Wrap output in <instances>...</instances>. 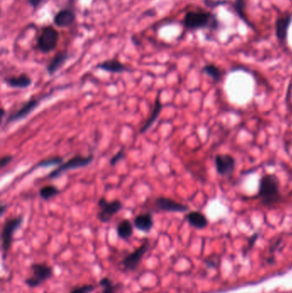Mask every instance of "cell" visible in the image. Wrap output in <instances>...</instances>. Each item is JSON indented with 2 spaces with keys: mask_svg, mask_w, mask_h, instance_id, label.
<instances>
[{
  "mask_svg": "<svg viewBox=\"0 0 292 293\" xmlns=\"http://www.w3.org/2000/svg\"><path fill=\"white\" fill-rule=\"evenodd\" d=\"M258 197L265 207H271L282 200L280 181L274 174H265L260 178Z\"/></svg>",
  "mask_w": 292,
  "mask_h": 293,
  "instance_id": "6da1fadb",
  "label": "cell"
},
{
  "mask_svg": "<svg viewBox=\"0 0 292 293\" xmlns=\"http://www.w3.org/2000/svg\"><path fill=\"white\" fill-rule=\"evenodd\" d=\"M217 19L211 13L203 11H191L187 12L183 18V25L190 30H201L205 28L217 27Z\"/></svg>",
  "mask_w": 292,
  "mask_h": 293,
  "instance_id": "7a4b0ae2",
  "label": "cell"
},
{
  "mask_svg": "<svg viewBox=\"0 0 292 293\" xmlns=\"http://www.w3.org/2000/svg\"><path fill=\"white\" fill-rule=\"evenodd\" d=\"M24 222V216L19 215L18 217L9 218L4 223L1 232V249L3 260H6L8 253L12 249L14 234L23 226Z\"/></svg>",
  "mask_w": 292,
  "mask_h": 293,
  "instance_id": "3957f363",
  "label": "cell"
},
{
  "mask_svg": "<svg viewBox=\"0 0 292 293\" xmlns=\"http://www.w3.org/2000/svg\"><path fill=\"white\" fill-rule=\"evenodd\" d=\"M32 271V275L25 278V284L30 288H36L40 286L53 276V268L50 265L45 262L33 263L30 266Z\"/></svg>",
  "mask_w": 292,
  "mask_h": 293,
  "instance_id": "277c9868",
  "label": "cell"
},
{
  "mask_svg": "<svg viewBox=\"0 0 292 293\" xmlns=\"http://www.w3.org/2000/svg\"><path fill=\"white\" fill-rule=\"evenodd\" d=\"M94 160H95V156L93 155H89L88 156H75L67 162L59 166L55 170L51 172L48 175V178L50 179H58L59 177L62 176L63 174L66 172L88 167L89 165L91 164Z\"/></svg>",
  "mask_w": 292,
  "mask_h": 293,
  "instance_id": "5b68a950",
  "label": "cell"
},
{
  "mask_svg": "<svg viewBox=\"0 0 292 293\" xmlns=\"http://www.w3.org/2000/svg\"><path fill=\"white\" fill-rule=\"evenodd\" d=\"M59 33L52 26L43 28L37 40L39 50L43 53L53 52L59 44Z\"/></svg>",
  "mask_w": 292,
  "mask_h": 293,
  "instance_id": "8992f818",
  "label": "cell"
},
{
  "mask_svg": "<svg viewBox=\"0 0 292 293\" xmlns=\"http://www.w3.org/2000/svg\"><path fill=\"white\" fill-rule=\"evenodd\" d=\"M149 246H150V243L148 239L146 238L144 242L137 249L126 255L121 261L124 270L135 272L142 262V258L146 255V253L148 252Z\"/></svg>",
  "mask_w": 292,
  "mask_h": 293,
  "instance_id": "52a82bcc",
  "label": "cell"
},
{
  "mask_svg": "<svg viewBox=\"0 0 292 293\" xmlns=\"http://www.w3.org/2000/svg\"><path fill=\"white\" fill-rule=\"evenodd\" d=\"M100 211L98 212L97 218L102 223H108L113 216L123 209V204L119 200L108 202L105 197H101L98 202Z\"/></svg>",
  "mask_w": 292,
  "mask_h": 293,
  "instance_id": "ba28073f",
  "label": "cell"
},
{
  "mask_svg": "<svg viewBox=\"0 0 292 293\" xmlns=\"http://www.w3.org/2000/svg\"><path fill=\"white\" fill-rule=\"evenodd\" d=\"M42 100H43V97H42V98H33L29 101H26V102L22 105L20 108L18 109L17 111H14L13 113L10 115L9 117H7L6 124L23 120L25 117L30 116L33 111L38 107L40 103L42 102Z\"/></svg>",
  "mask_w": 292,
  "mask_h": 293,
  "instance_id": "9c48e42d",
  "label": "cell"
},
{
  "mask_svg": "<svg viewBox=\"0 0 292 293\" xmlns=\"http://www.w3.org/2000/svg\"><path fill=\"white\" fill-rule=\"evenodd\" d=\"M216 171L218 175L230 177L233 174L236 169V160L229 154H220L215 157Z\"/></svg>",
  "mask_w": 292,
  "mask_h": 293,
  "instance_id": "30bf717a",
  "label": "cell"
},
{
  "mask_svg": "<svg viewBox=\"0 0 292 293\" xmlns=\"http://www.w3.org/2000/svg\"><path fill=\"white\" fill-rule=\"evenodd\" d=\"M154 203L156 208L161 211L169 212V213H184L189 210L188 206L168 197H158Z\"/></svg>",
  "mask_w": 292,
  "mask_h": 293,
  "instance_id": "8fae6325",
  "label": "cell"
},
{
  "mask_svg": "<svg viewBox=\"0 0 292 293\" xmlns=\"http://www.w3.org/2000/svg\"><path fill=\"white\" fill-rule=\"evenodd\" d=\"M76 18V14L71 10H61L53 18V24L59 28H68L74 24Z\"/></svg>",
  "mask_w": 292,
  "mask_h": 293,
  "instance_id": "7c38bea8",
  "label": "cell"
},
{
  "mask_svg": "<svg viewBox=\"0 0 292 293\" xmlns=\"http://www.w3.org/2000/svg\"><path fill=\"white\" fill-rule=\"evenodd\" d=\"M96 68L111 73L120 74L130 71V69L126 65L118 61V59H108L106 61L101 62L96 65Z\"/></svg>",
  "mask_w": 292,
  "mask_h": 293,
  "instance_id": "4fadbf2b",
  "label": "cell"
},
{
  "mask_svg": "<svg viewBox=\"0 0 292 293\" xmlns=\"http://www.w3.org/2000/svg\"><path fill=\"white\" fill-rule=\"evenodd\" d=\"M154 219L151 213L138 214L134 219V226L140 232L148 233L154 227Z\"/></svg>",
  "mask_w": 292,
  "mask_h": 293,
  "instance_id": "5bb4252c",
  "label": "cell"
},
{
  "mask_svg": "<svg viewBox=\"0 0 292 293\" xmlns=\"http://www.w3.org/2000/svg\"><path fill=\"white\" fill-rule=\"evenodd\" d=\"M162 103L160 100V92H159V94L155 99V101H154V109L151 113L150 117H148V120L146 121V123L142 125V128L140 129L141 134H145L148 129H150L151 127L154 125V123H156L157 119L160 115V112L162 111Z\"/></svg>",
  "mask_w": 292,
  "mask_h": 293,
  "instance_id": "9a60e30c",
  "label": "cell"
},
{
  "mask_svg": "<svg viewBox=\"0 0 292 293\" xmlns=\"http://www.w3.org/2000/svg\"><path fill=\"white\" fill-rule=\"evenodd\" d=\"M7 85L13 88H27L33 83V80L27 74H21L19 76H8L5 78Z\"/></svg>",
  "mask_w": 292,
  "mask_h": 293,
  "instance_id": "2e32d148",
  "label": "cell"
},
{
  "mask_svg": "<svg viewBox=\"0 0 292 293\" xmlns=\"http://www.w3.org/2000/svg\"><path fill=\"white\" fill-rule=\"evenodd\" d=\"M70 59V55L66 52H59L53 57L47 67V71L50 76H53L59 71L65 65V63Z\"/></svg>",
  "mask_w": 292,
  "mask_h": 293,
  "instance_id": "e0dca14e",
  "label": "cell"
},
{
  "mask_svg": "<svg viewBox=\"0 0 292 293\" xmlns=\"http://www.w3.org/2000/svg\"><path fill=\"white\" fill-rule=\"evenodd\" d=\"M291 23V17L289 15L282 16L276 21V36L280 41H286L289 24Z\"/></svg>",
  "mask_w": 292,
  "mask_h": 293,
  "instance_id": "ac0fdd59",
  "label": "cell"
},
{
  "mask_svg": "<svg viewBox=\"0 0 292 293\" xmlns=\"http://www.w3.org/2000/svg\"><path fill=\"white\" fill-rule=\"evenodd\" d=\"M185 219L189 225L195 229L206 228L208 226V220L205 214L199 211L189 212L185 215Z\"/></svg>",
  "mask_w": 292,
  "mask_h": 293,
  "instance_id": "d6986e66",
  "label": "cell"
},
{
  "mask_svg": "<svg viewBox=\"0 0 292 293\" xmlns=\"http://www.w3.org/2000/svg\"><path fill=\"white\" fill-rule=\"evenodd\" d=\"M134 233V226L129 220H123L117 226V234L118 238L127 240L131 238Z\"/></svg>",
  "mask_w": 292,
  "mask_h": 293,
  "instance_id": "ffe728a7",
  "label": "cell"
},
{
  "mask_svg": "<svg viewBox=\"0 0 292 293\" xmlns=\"http://www.w3.org/2000/svg\"><path fill=\"white\" fill-rule=\"evenodd\" d=\"M202 71L206 75L210 76L215 82H219L221 80L222 76H223V72H222L221 69L218 67L217 65H213V64L205 65L202 68Z\"/></svg>",
  "mask_w": 292,
  "mask_h": 293,
  "instance_id": "44dd1931",
  "label": "cell"
},
{
  "mask_svg": "<svg viewBox=\"0 0 292 293\" xmlns=\"http://www.w3.org/2000/svg\"><path fill=\"white\" fill-rule=\"evenodd\" d=\"M60 193L59 188L55 185H46L41 188L39 191V195L44 201H49L53 197H56Z\"/></svg>",
  "mask_w": 292,
  "mask_h": 293,
  "instance_id": "7402d4cb",
  "label": "cell"
},
{
  "mask_svg": "<svg viewBox=\"0 0 292 293\" xmlns=\"http://www.w3.org/2000/svg\"><path fill=\"white\" fill-rule=\"evenodd\" d=\"M64 163V159L61 156H53L50 158L45 159L37 163L36 168H47V167H56Z\"/></svg>",
  "mask_w": 292,
  "mask_h": 293,
  "instance_id": "603a6c76",
  "label": "cell"
},
{
  "mask_svg": "<svg viewBox=\"0 0 292 293\" xmlns=\"http://www.w3.org/2000/svg\"><path fill=\"white\" fill-rule=\"evenodd\" d=\"M119 285L121 284H114L108 277H104L100 280V286L102 288V293H116Z\"/></svg>",
  "mask_w": 292,
  "mask_h": 293,
  "instance_id": "cb8c5ba5",
  "label": "cell"
},
{
  "mask_svg": "<svg viewBox=\"0 0 292 293\" xmlns=\"http://www.w3.org/2000/svg\"><path fill=\"white\" fill-rule=\"evenodd\" d=\"M246 6H247V0H236L235 10H236V13L238 14L239 17L242 18V20L246 22L247 24H248L246 15H245Z\"/></svg>",
  "mask_w": 292,
  "mask_h": 293,
  "instance_id": "d4e9b609",
  "label": "cell"
},
{
  "mask_svg": "<svg viewBox=\"0 0 292 293\" xmlns=\"http://www.w3.org/2000/svg\"><path fill=\"white\" fill-rule=\"evenodd\" d=\"M96 285L92 284H84L79 286H76L70 291V293H92L95 290Z\"/></svg>",
  "mask_w": 292,
  "mask_h": 293,
  "instance_id": "484cf974",
  "label": "cell"
},
{
  "mask_svg": "<svg viewBox=\"0 0 292 293\" xmlns=\"http://www.w3.org/2000/svg\"><path fill=\"white\" fill-rule=\"evenodd\" d=\"M124 149H121V150H119L118 152H117L115 156H113L111 160H110V164L112 167H114L116 165L118 164V162L122 161L123 159L124 158Z\"/></svg>",
  "mask_w": 292,
  "mask_h": 293,
  "instance_id": "4316f807",
  "label": "cell"
},
{
  "mask_svg": "<svg viewBox=\"0 0 292 293\" xmlns=\"http://www.w3.org/2000/svg\"><path fill=\"white\" fill-rule=\"evenodd\" d=\"M12 161H13V156H9V155L3 156L0 160V167L3 169L6 166H8L10 163H12Z\"/></svg>",
  "mask_w": 292,
  "mask_h": 293,
  "instance_id": "83f0119b",
  "label": "cell"
},
{
  "mask_svg": "<svg viewBox=\"0 0 292 293\" xmlns=\"http://www.w3.org/2000/svg\"><path fill=\"white\" fill-rule=\"evenodd\" d=\"M44 0H28V2L30 4V6H32L33 8H37L43 2Z\"/></svg>",
  "mask_w": 292,
  "mask_h": 293,
  "instance_id": "f1b7e54d",
  "label": "cell"
},
{
  "mask_svg": "<svg viewBox=\"0 0 292 293\" xmlns=\"http://www.w3.org/2000/svg\"><path fill=\"white\" fill-rule=\"evenodd\" d=\"M257 238H258V233H255V234L253 235V236L249 238V242H248V247H249V248L254 245L255 241L257 240Z\"/></svg>",
  "mask_w": 292,
  "mask_h": 293,
  "instance_id": "f546056e",
  "label": "cell"
},
{
  "mask_svg": "<svg viewBox=\"0 0 292 293\" xmlns=\"http://www.w3.org/2000/svg\"><path fill=\"white\" fill-rule=\"evenodd\" d=\"M6 210H7V206L5 205L4 203H2L1 206H0V215L3 216L5 213H6Z\"/></svg>",
  "mask_w": 292,
  "mask_h": 293,
  "instance_id": "4dcf8cb0",
  "label": "cell"
},
{
  "mask_svg": "<svg viewBox=\"0 0 292 293\" xmlns=\"http://www.w3.org/2000/svg\"><path fill=\"white\" fill-rule=\"evenodd\" d=\"M5 115H6V110L5 109H1V119H4L5 117Z\"/></svg>",
  "mask_w": 292,
  "mask_h": 293,
  "instance_id": "1f68e13d",
  "label": "cell"
}]
</instances>
